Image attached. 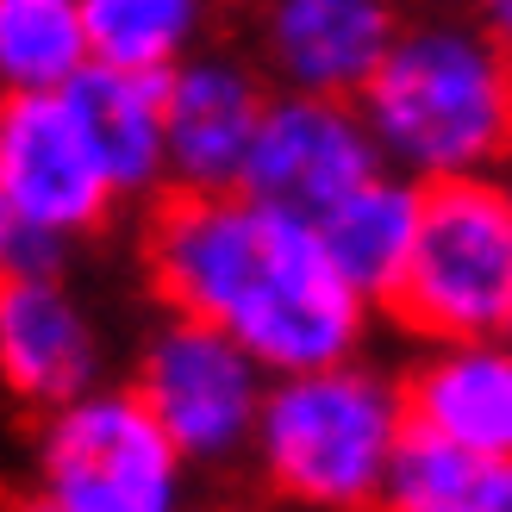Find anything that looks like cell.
Listing matches in <instances>:
<instances>
[{"instance_id":"1","label":"cell","mask_w":512,"mask_h":512,"mask_svg":"<svg viewBox=\"0 0 512 512\" xmlns=\"http://www.w3.org/2000/svg\"><path fill=\"white\" fill-rule=\"evenodd\" d=\"M138 263L163 313L219 325L269 375L338 363L375 338V306L331 269L313 219L263 207L244 188L157 194Z\"/></svg>"},{"instance_id":"2","label":"cell","mask_w":512,"mask_h":512,"mask_svg":"<svg viewBox=\"0 0 512 512\" xmlns=\"http://www.w3.org/2000/svg\"><path fill=\"white\" fill-rule=\"evenodd\" d=\"M356 107L381 163L413 182L500 175L512 163V50L481 19H400Z\"/></svg>"},{"instance_id":"3","label":"cell","mask_w":512,"mask_h":512,"mask_svg":"<svg viewBox=\"0 0 512 512\" xmlns=\"http://www.w3.org/2000/svg\"><path fill=\"white\" fill-rule=\"evenodd\" d=\"M400 431V375L356 350L319 369L269 375L244 463H256L263 488L300 512H369Z\"/></svg>"},{"instance_id":"4","label":"cell","mask_w":512,"mask_h":512,"mask_svg":"<svg viewBox=\"0 0 512 512\" xmlns=\"http://www.w3.org/2000/svg\"><path fill=\"white\" fill-rule=\"evenodd\" d=\"M381 306L419 344L506 331L512 319V207L500 194V175L425 182L419 238L406 250V269Z\"/></svg>"},{"instance_id":"5","label":"cell","mask_w":512,"mask_h":512,"mask_svg":"<svg viewBox=\"0 0 512 512\" xmlns=\"http://www.w3.org/2000/svg\"><path fill=\"white\" fill-rule=\"evenodd\" d=\"M188 475L144 400L94 381L88 394L38 413L25 494L50 512H188Z\"/></svg>"},{"instance_id":"6","label":"cell","mask_w":512,"mask_h":512,"mask_svg":"<svg viewBox=\"0 0 512 512\" xmlns=\"http://www.w3.org/2000/svg\"><path fill=\"white\" fill-rule=\"evenodd\" d=\"M125 388L144 400V413L163 425L188 469H238L250 456L269 369L219 325L163 313L144 331Z\"/></svg>"},{"instance_id":"7","label":"cell","mask_w":512,"mask_h":512,"mask_svg":"<svg viewBox=\"0 0 512 512\" xmlns=\"http://www.w3.org/2000/svg\"><path fill=\"white\" fill-rule=\"evenodd\" d=\"M0 194L19 232L88 244L125 213L63 88L0 94Z\"/></svg>"},{"instance_id":"8","label":"cell","mask_w":512,"mask_h":512,"mask_svg":"<svg viewBox=\"0 0 512 512\" xmlns=\"http://www.w3.org/2000/svg\"><path fill=\"white\" fill-rule=\"evenodd\" d=\"M375 169H381V150H375L356 100L269 88L256 138L244 150L238 188L294 219H319L331 200H344Z\"/></svg>"},{"instance_id":"9","label":"cell","mask_w":512,"mask_h":512,"mask_svg":"<svg viewBox=\"0 0 512 512\" xmlns=\"http://www.w3.org/2000/svg\"><path fill=\"white\" fill-rule=\"evenodd\" d=\"M107 381V338L63 269H0V394L50 413Z\"/></svg>"},{"instance_id":"10","label":"cell","mask_w":512,"mask_h":512,"mask_svg":"<svg viewBox=\"0 0 512 512\" xmlns=\"http://www.w3.org/2000/svg\"><path fill=\"white\" fill-rule=\"evenodd\" d=\"M269 100V75L256 57L238 50H188L163 69V150H169V188L219 194L238 188L244 150L256 138Z\"/></svg>"},{"instance_id":"11","label":"cell","mask_w":512,"mask_h":512,"mask_svg":"<svg viewBox=\"0 0 512 512\" xmlns=\"http://www.w3.org/2000/svg\"><path fill=\"white\" fill-rule=\"evenodd\" d=\"M400 32V0H256V69L269 88L356 100Z\"/></svg>"},{"instance_id":"12","label":"cell","mask_w":512,"mask_h":512,"mask_svg":"<svg viewBox=\"0 0 512 512\" xmlns=\"http://www.w3.org/2000/svg\"><path fill=\"white\" fill-rule=\"evenodd\" d=\"M406 425L438 431L481 463H512V338H444L400 375Z\"/></svg>"},{"instance_id":"13","label":"cell","mask_w":512,"mask_h":512,"mask_svg":"<svg viewBox=\"0 0 512 512\" xmlns=\"http://www.w3.org/2000/svg\"><path fill=\"white\" fill-rule=\"evenodd\" d=\"M75 119L88 125L100 169L119 194V207H150L169 194V150H163V75L82 63L63 82Z\"/></svg>"},{"instance_id":"14","label":"cell","mask_w":512,"mask_h":512,"mask_svg":"<svg viewBox=\"0 0 512 512\" xmlns=\"http://www.w3.org/2000/svg\"><path fill=\"white\" fill-rule=\"evenodd\" d=\"M419 213H425V182L381 163L369 182H356L344 200H331L313 219V232L331 256V269L369 306H381L406 269V250L419 238Z\"/></svg>"},{"instance_id":"15","label":"cell","mask_w":512,"mask_h":512,"mask_svg":"<svg viewBox=\"0 0 512 512\" xmlns=\"http://www.w3.org/2000/svg\"><path fill=\"white\" fill-rule=\"evenodd\" d=\"M213 0H82L88 63L163 75L188 50L207 44Z\"/></svg>"},{"instance_id":"16","label":"cell","mask_w":512,"mask_h":512,"mask_svg":"<svg viewBox=\"0 0 512 512\" xmlns=\"http://www.w3.org/2000/svg\"><path fill=\"white\" fill-rule=\"evenodd\" d=\"M488 475L494 463L456 450L438 431L406 425L369 512H488Z\"/></svg>"},{"instance_id":"17","label":"cell","mask_w":512,"mask_h":512,"mask_svg":"<svg viewBox=\"0 0 512 512\" xmlns=\"http://www.w3.org/2000/svg\"><path fill=\"white\" fill-rule=\"evenodd\" d=\"M82 63V0H0V94L63 88Z\"/></svg>"},{"instance_id":"18","label":"cell","mask_w":512,"mask_h":512,"mask_svg":"<svg viewBox=\"0 0 512 512\" xmlns=\"http://www.w3.org/2000/svg\"><path fill=\"white\" fill-rule=\"evenodd\" d=\"M475 19L488 25V32L512 50V0H475Z\"/></svg>"},{"instance_id":"19","label":"cell","mask_w":512,"mask_h":512,"mask_svg":"<svg viewBox=\"0 0 512 512\" xmlns=\"http://www.w3.org/2000/svg\"><path fill=\"white\" fill-rule=\"evenodd\" d=\"M488 512H512V463H494L488 475Z\"/></svg>"},{"instance_id":"20","label":"cell","mask_w":512,"mask_h":512,"mask_svg":"<svg viewBox=\"0 0 512 512\" xmlns=\"http://www.w3.org/2000/svg\"><path fill=\"white\" fill-rule=\"evenodd\" d=\"M7 238H13V213H7V194H0V256H7Z\"/></svg>"},{"instance_id":"21","label":"cell","mask_w":512,"mask_h":512,"mask_svg":"<svg viewBox=\"0 0 512 512\" xmlns=\"http://www.w3.org/2000/svg\"><path fill=\"white\" fill-rule=\"evenodd\" d=\"M13 512H50V506H44V500H32V494H19V500H13Z\"/></svg>"},{"instance_id":"22","label":"cell","mask_w":512,"mask_h":512,"mask_svg":"<svg viewBox=\"0 0 512 512\" xmlns=\"http://www.w3.org/2000/svg\"><path fill=\"white\" fill-rule=\"evenodd\" d=\"M500 194H506V207H512V163L500 169Z\"/></svg>"},{"instance_id":"23","label":"cell","mask_w":512,"mask_h":512,"mask_svg":"<svg viewBox=\"0 0 512 512\" xmlns=\"http://www.w3.org/2000/svg\"><path fill=\"white\" fill-rule=\"evenodd\" d=\"M506 338H512V319H506Z\"/></svg>"}]
</instances>
